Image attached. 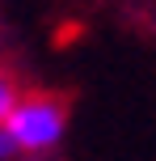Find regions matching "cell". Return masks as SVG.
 <instances>
[{"mask_svg":"<svg viewBox=\"0 0 156 161\" xmlns=\"http://www.w3.org/2000/svg\"><path fill=\"white\" fill-rule=\"evenodd\" d=\"M17 97H21V89H17V80L8 76L4 68H0V123L8 119V110L17 106Z\"/></svg>","mask_w":156,"mask_h":161,"instance_id":"cell-2","label":"cell"},{"mask_svg":"<svg viewBox=\"0 0 156 161\" xmlns=\"http://www.w3.org/2000/svg\"><path fill=\"white\" fill-rule=\"evenodd\" d=\"M68 131V106L55 93H21L8 119L0 123V140L17 153H47Z\"/></svg>","mask_w":156,"mask_h":161,"instance_id":"cell-1","label":"cell"},{"mask_svg":"<svg viewBox=\"0 0 156 161\" xmlns=\"http://www.w3.org/2000/svg\"><path fill=\"white\" fill-rule=\"evenodd\" d=\"M4 153H8V144H4V140H0V157H4Z\"/></svg>","mask_w":156,"mask_h":161,"instance_id":"cell-3","label":"cell"}]
</instances>
